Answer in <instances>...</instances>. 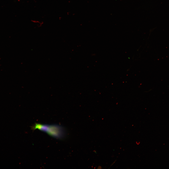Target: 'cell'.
I'll return each instance as SVG.
<instances>
[{"label":"cell","instance_id":"obj_2","mask_svg":"<svg viewBox=\"0 0 169 169\" xmlns=\"http://www.w3.org/2000/svg\"><path fill=\"white\" fill-rule=\"evenodd\" d=\"M136 144L138 145H139L140 143V142L139 141H136Z\"/></svg>","mask_w":169,"mask_h":169},{"label":"cell","instance_id":"obj_3","mask_svg":"<svg viewBox=\"0 0 169 169\" xmlns=\"http://www.w3.org/2000/svg\"><path fill=\"white\" fill-rule=\"evenodd\" d=\"M116 161V160H115L111 164V166H112V165L114 164L115 163Z\"/></svg>","mask_w":169,"mask_h":169},{"label":"cell","instance_id":"obj_1","mask_svg":"<svg viewBox=\"0 0 169 169\" xmlns=\"http://www.w3.org/2000/svg\"><path fill=\"white\" fill-rule=\"evenodd\" d=\"M32 130L38 129L57 138L61 139L66 135V131L61 126L56 125H47L36 123L31 127Z\"/></svg>","mask_w":169,"mask_h":169}]
</instances>
